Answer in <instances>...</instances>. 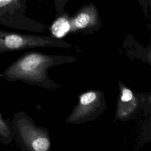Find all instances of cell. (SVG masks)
<instances>
[{"instance_id":"ba28073f","label":"cell","mask_w":151,"mask_h":151,"mask_svg":"<svg viewBox=\"0 0 151 151\" xmlns=\"http://www.w3.org/2000/svg\"><path fill=\"white\" fill-rule=\"evenodd\" d=\"M56 19L53 21L50 27L51 35L59 39L70 33L71 23L70 15L67 12L57 16Z\"/></svg>"},{"instance_id":"9c48e42d","label":"cell","mask_w":151,"mask_h":151,"mask_svg":"<svg viewBox=\"0 0 151 151\" xmlns=\"http://www.w3.org/2000/svg\"><path fill=\"white\" fill-rule=\"evenodd\" d=\"M14 139L12 123L9 119H5L0 112V142L2 144L8 145Z\"/></svg>"},{"instance_id":"277c9868","label":"cell","mask_w":151,"mask_h":151,"mask_svg":"<svg viewBox=\"0 0 151 151\" xmlns=\"http://www.w3.org/2000/svg\"><path fill=\"white\" fill-rule=\"evenodd\" d=\"M107 109L104 94L100 90L91 89L78 96V101L65 122L79 124L97 119Z\"/></svg>"},{"instance_id":"6da1fadb","label":"cell","mask_w":151,"mask_h":151,"mask_svg":"<svg viewBox=\"0 0 151 151\" xmlns=\"http://www.w3.org/2000/svg\"><path fill=\"white\" fill-rule=\"evenodd\" d=\"M78 60V58L72 55H51L38 51H29L24 53L9 65L2 76L8 81H21L47 90H56L62 85L50 77L48 69Z\"/></svg>"},{"instance_id":"7a4b0ae2","label":"cell","mask_w":151,"mask_h":151,"mask_svg":"<svg viewBox=\"0 0 151 151\" xmlns=\"http://www.w3.org/2000/svg\"><path fill=\"white\" fill-rule=\"evenodd\" d=\"M11 123L15 142L22 151L51 150L48 130L43 126H37L34 120L25 112L15 113Z\"/></svg>"},{"instance_id":"7c38bea8","label":"cell","mask_w":151,"mask_h":151,"mask_svg":"<svg viewBox=\"0 0 151 151\" xmlns=\"http://www.w3.org/2000/svg\"><path fill=\"white\" fill-rule=\"evenodd\" d=\"M148 6H149V9H150V8H151V0H148Z\"/></svg>"},{"instance_id":"8fae6325","label":"cell","mask_w":151,"mask_h":151,"mask_svg":"<svg viewBox=\"0 0 151 151\" xmlns=\"http://www.w3.org/2000/svg\"><path fill=\"white\" fill-rule=\"evenodd\" d=\"M137 1L139 3V4L142 6L145 15L147 17L150 10L148 6V0H137Z\"/></svg>"},{"instance_id":"5b68a950","label":"cell","mask_w":151,"mask_h":151,"mask_svg":"<svg viewBox=\"0 0 151 151\" xmlns=\"http://www.w3.org/2000/svg\"><path fill=\"white\" fill-rule=\"evenodd\" d=\"M25 0H0V24L31 32H42L48 27L27 17Z\"/></svg>"},{"instance_id":"30bf717a","label":"cell","mask_w":151,"mask_h":151,"mask_svg":"<svg viewBox=\"0 0 151 151\" xmlns=\"http://www.w3.org/2000/svg\"><path fill=\"white\" fill-rule=\"evenodd\" d=\"M69 0H54L55 9L57 16L65 12V6Z\"/></svg>"},{"instance_id":"8992f818","label":"cell","mask_w":151,"mask_h":151,"mask_svg":"<svg viewBox=\"0 0 151 151\" xmlns=\"http://www.w3.org/2000/svg\"><path fill=\"white\" fill-rule=\"evenodd\" d=\"M70 33L88 34L99 31L102 22L97 7L90 3L82 6L70 16Z\"/></svg>"},{"instance_id":"52a82bcc","label":"cell","mask_w":151,"mask_h":151,"mask_svg":"<svg viewBox=\"0 0 151 151\" xmlns=\"http://www.w3.org/2000/svg\"><path fill=\"white\" fill-rule=\"evenodd\" d=\"M146 101V96L140 93H134L130 97H118L114 121H126L132 118L144 106Z\"/></svg>"},{"instance_id":"3957f363","label":"cell","mask_w":151,"mask_h":151,"mask_svg":"<svg viewBox=\"0 0 151 151\" xmlns=\"http://www.w3.org/2000/svg\"><path fill=\"white\" fill-rule=\"evenodd\" d=\"M42 47L68 48L72 45L51 35L44 36L0 29V54Z\"/></svg>"}]
</instances>
